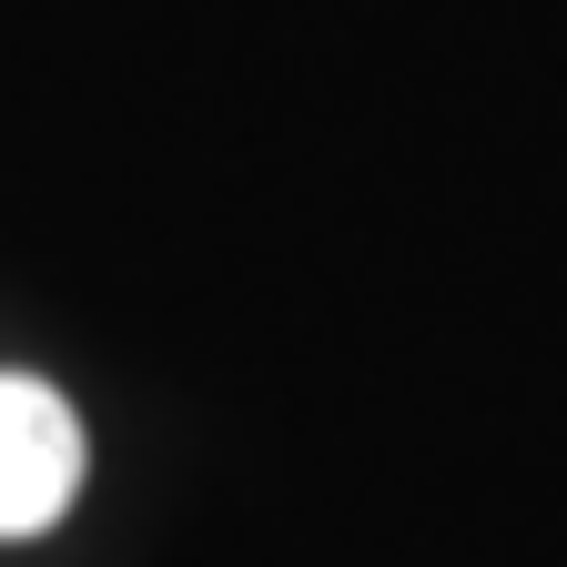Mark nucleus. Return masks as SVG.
I'll use <instances>...</instances> for the list:
<instances>
[{"label": "nucleus", "instance_id": "f257e3e1", "mask_svg": "<svg viewBox=\"0 0 567 567\" xmlns=\"http://www.w3.org/2000/svg\"><path fill=\"white\" fill-rule=\"evenodd\" d=\"M82 486V415L41 375H0V537H41Z\"/></svg>", "mask_w": 567, "mask_h": 567}]
</instances>
